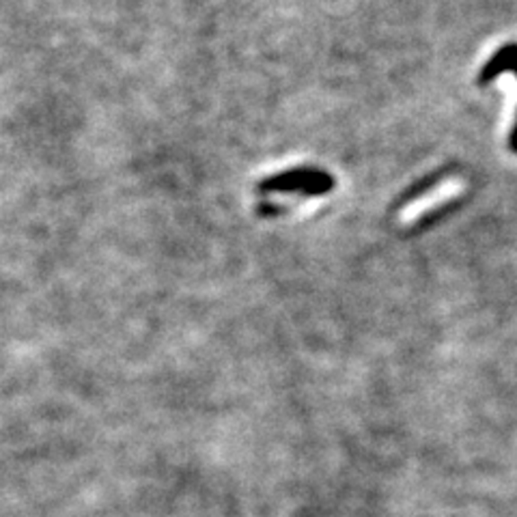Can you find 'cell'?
<instances>
[{
	"instance_id": "cell-1",
	"label": "cell",
	"mask_w": 517,
	"mask_h": 517,
	"mask_svg": "<svg viewBox=\"0 0 517 517\" xmlns=\"http://www.w3.org/2000/svg\"><path fill=\"white\" fill-rule=\"evenodd\" d=\"M457 188H459V183H442L440 188H435L432 194H427V197H423L421 201H416V203L407 205L404 209V214H401V220L407 222V220H414V218H418L423 214V211L432 209V205L438 203V201L442 199H450L453 194L457 192Z\"/></svg>"
}]
</instances>
